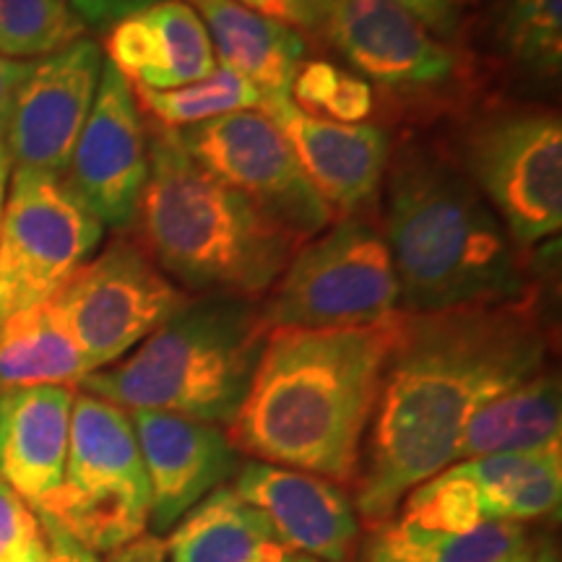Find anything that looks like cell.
I'll return each instance as SVG.
<instances>
[{
	"label": "cell",
	"instance_id": "cell-3",
	"mask_svg": "<svg viewBox=\"0 0 562 562\" xmlns=\"http://www.w3.org/2000/svg\"><path fill=\"white\" fill-rule=\"evenodd\" d=\"M383 237L402 313L492 305L533 294L531 269L451 146L427 136L393 144L383 178Z\"/></svg>",
	"mask_w": 562,
	"mask_h": 562
},
{
	"label": "cell",
	"instance_id": "cell-35",
	"mask_svg": "<svg viewBox=\"0 0 562 562\" xmlns=\"http://www.w3.org/2000/svg\"><path fill=\"white\" fill-rule=\"evenodd\" d=\"M40 516L47 526V537H50V558H47V562H100L94 552L87 550L81 542H76L53 518H47L45 513H40Z\"/></svg>",
	"mask_w": 562,
	"mask_h": 562
},
{
	"label": "cell",
	"instance_id": "cell-33",
	"mask_svg": "<svg viewBox=\"0 0 562 562\" xmlns=\"http://www.w3.org/2000/svg\"><path fill=\"white\" fill-rule=\"evenodd\" d=\"M151 3L154 0H68V5L87 30H110L121 19Z\"/></svg>",
	"mask_w": 562,
	"mask_h": 562
},
{
	"label": "cell",
	"instance_id": "cell-26",
	"mask_svg": "<svg viewBox=\"0 0 562 562\" xmlns=\"http://www.w3.org/2000/svg\"><path fill=\"white\" fill-rule=\"evenodd\" d=\"M484 37L510 74L544 83L560 79L562 0H495Z\"/></svg>",
	"mask_w": 562,
	"mask_h": 562
},
{
	"label": "cell",
	"instance_id": "cell-30",
	"mask_svg": "<svg viewBox=\"0 0 562 562\" xmlns=\"http://www.w3.org/2000/svg\"><path fill=\"white\" fill-rule=\"evenodd\" d=\"M375 91L362 76L349 74L341 68L339 79H336L331 94L323 102L321 121L344 123V125H357L368 123L370 115L375 112Z\"/></svg>",
	"mask_w": 562,
	"mask_h": 562
},
{
	"label": "cell",
	"instance_id": "cell-4",
	"mask_svg": "<svg viewBox=\"0 0 562 562\" xmlns=\"http://www.w3.org/2000/svg\"><path fill=\"white\" fill-rule=\"evenodd\" d=\"M146 140L149 178L136 214L140 248L191 297L261 300L297 252L300 237L203 170L178 131L146 121Z\"/></svg>",
	"mask_w": 562,
	"mask_h": 562
},
{
	"label": "cell",
	"instance_id": "cell-31",
	"mask_svg": "<svg viewBox=\"0 0 562 562\" xmlns=\"http://www.w3.org/2000/svg\"><path fill=\"white\" fill-rule=\"evenodd\" d=\"M237 3L248 5V9L263 13L273 21H281V24L292 26L300 34H315L326 0H237Z\"/></svg>",
	"mask_w": 562,
	"mask_h": 562
},
{
	"label": "cell",
	"instance_id": "cell-2",
	"mask_svg": "<svg viewBox=\"0 0 562 562\" xmlns=\"http://www.w3.org/2000/svg\"><path fill=\"white\" fill-rule=\"evenodd\" d=\"M398 318L349 328H271L229 425L252 461L355 487Z\"/></svg>",
	"mask_w": 562,
	"mask_h": 562
},
{
	"label": "cell",
	"instance_id": "cell-5",
	"mask_svg": "<svg viewBox=\"0 0 562 562\" xmlns=\"http://www.w3.org/2000/svg\"><path fill=\"white\" fill-rule=\"evenodd\" d=\"M269 326L261 300L193 297L115 368L79 389L125 412H167L224 427L235 422L261 362Z\"/></svg>",
	"mask_w": 562,
	"mask_h": 562
},
{
	"label": "cell",
	"instance_id": "cell-12",
	"mask_svg": "<svg viewBox=\"0 0 562 562\" xmlns=\"http://www.w3.org/2000/svg\"><path fill=\"white\" fill-rule=\"evenodd\" d=\"M178 133L203 170L302 243L334 224V214L302 172L290 140L266 112H232Z\"/></svg>",
	"mask_w": 562,
	"mask_h": 562
},
{
	"label": "cell",
	"instance_id": "cell-1",
	"mask_svg": "<svg viewBox=\"0 0 562 562\" xmlns=\"http://www.w3.org/2000/svg\"><path fill=\"white\" fill-rule=\"evenodd\" d=\"M537 297L402 313L351 487L360 521H389L404 497L451 467L467 422L550 368Z\"/></svg>",
	"mask_w": 562,
	"mask_h": 562
},
{
	"label": "cell",
	"instance_id": "cell-28",
	"mask_svg": "<svg viewBox=\"0 0 562 562\" xmlns=\"http://www.w3.org/2000/svg\"><path fill=\"white\" fill-rule=\"evenodd\" d=\"M87 34L68 0H0V55L45 58Z\"/></svg>",
	"mask_w": 562,
	"mask_h": 562
},
{
	"label": "cell",
	"instance_id": "cell-13",
	"mask_svg": "<svg viewBox=\"0 0 562 562\" xmlns=\"http://www.w3.org/2000/svg\"><path fill=\"white\" fill-rule=\"evenodd\" d=\"M560 505L562 451L503 453L451 463L417 484L393 516L427 529L467 531L558 518Z\"/></svg>",
	"mask_w": 562,
	"mask_h": 562
},
{
	"label": "cell",
	"instance_id": "cell-14",
	"mask_svg": "<svg viewBox=\"0 0 562 562\" xmlns=\"http://www.w3.org/2000/svg\"><path fill=\"white\" fill-rule=\"evenodd\" d=\"M63 178L102 224L133 227L149 178V140L131 83L108 60Z\"/></svg>",
	"mask_w": 562,
	"mask_h": 562
},
{
	"label": "cell",
	"instance_id": "cell-7",
	"mask_svg": "<svg viewBox=\"0 0 562 562\" xmlns=\"http://www.w3.org/2000/svg\"><path fill=\"white\" fill-rule=\"evenodd\" d=\"M313 37L370 83L375 102L402 115L451 110L472 97L469 53L435 37L396 0H326Z\"/></svg>",
	"mask_w": 562,
	"mask_h": 562
},
{
	"label": "cell",
	"instance_id": "cell-23",
	"mask_svg": "<svg viewBox=\"0 0 562 562\" xmlns=\"http://www.w3.org/2000/svg\"><path fill=\"white\" fill-rule=\"evenodd\" d=\"M547 539L529 524H480L467 531L427 529L402 516L372 526L357 562H533Z\"/></svg>",
	"mask_w": 562,
	"mask_h": 562
},
{
	"label": "cell",
	"instance_id": "cell-32",
	"mask_svg": "<svg viewBox=\"0 0 562 562\" xmlns=\"http://www.w3.org/2000/svg\"><path fill=\"white\" fill-rule=\"evenodd\" d=\"M406 11L414 13L435 37L446 42H459L461 37V0H396Z\"/></svg>",
	"mask_w": 562,
	"mask_h": 562
},
{
	"label": "cell",
	"instance_id": "cell-15",
	"mask_svg": "<svg viewBox=\"0 0 562 562\" xmlns=\"http://www.w3.org/2000/svg\"><path fill=\"white\" fill-rule=\"evenodd\" d=\"M104 66L94 40H76L30 63L11 104L5 149L16 170L66 175Z\"/></svg>",
	"mask_w": 562,
	"mask_h": 562
},
{
	"label": "cell",
	"instance_id": "cell-6",
	"mask_svg": "<svg viewBox=\"0 0 562 562\" xmlns=\"http://www.w3.org/2000/svg\"><path fill=\"white\" fill-rule=\"evenodd\" d=\"M453 157L518 248L562 227V121L533 102H492L463 117Z\"/></svg>",
	"mask_w": 562,
	"mask_h": 562
},
{
	"label": "cell",
	"instance_id": "cell-18",
	"mask_svg": "<svg viewBox=\"0 0 562 562\" xmlns=\"http://www.w3.org/2000/svg\"><path fill=\"white\" fill-rule=\"evenodd\" d=\"M232 490L269 518L286 550L318 562H351L362 539L351 492L323 476L243 461Z\"/></svg>",
	"mask_w": 562,
	"mask_h": 562
},
{
	"label": "cell",
	"instance_id": "cell-9",
	"mask_svg": "<svg viewBox=\"0 0 562 562\" xmlns=\"http://www.w3.org/2000/svg\"><path fill=\"white\" fill-rule=\"evenodd\" d=\"M398 279L378 216L336 220L297 248L261 297L271 328L370 326L402 313Z\"/></svg>",
	"mask_w": 562,
	"mask_h": 562
},
{
	"label": "cell",
	"instance_id": "cell-10",
	"mask_svg": "<svg viewBox=\"0 0 562 562\" xmlns=\"http://www.w3.org/2000/svg\"><path fill=\"white\" fill-rule=\"evenodd\" d=\"M9 182L0 214V323L50 300L104 235L63 175L13 170Z\"/></svg>",
	"mask_w": 562,
	"mask_h": 562
},
{
	"label": "cell",
	"instance_id": "cell-27",
	"mask_svg": "<svg viewBox=\"0 0 562 562\" xmlns=\"http://www.w3.org/2000/svg\"><path fill=\"white\" fill-rule=\"evenodd\" d=\"M140 115L172 131H186L243 110H261L263 94L229 68L178 89L131 87Z\"/></svg>",
	"mask_w": 562,
	"mask_h": 562
},
{
	"label": "cell",
	"instance_id": "cell-39",
	"mask_svg": "<svg viewBox=\"0 0 562 562\" xmlns=\"http://www.w3.org/2000/svg\"><path fill=\"white\" fill-rule=\"evenodd\" d=\"M5 186H9V170H0V214H3V201H5Z\"/></svg>",
	"mask_w": 562,
	"mask_h": 562
},
{
	"label": "cell",
	"instance_id": "cell-20",
	"mask_svg": "<svg viewBox=\"0 0 562 562\" xmlns=\"http://www.w3.org/2000/svg\"><path fill=\"white\" fill-rule=\"evenodd\" d=\"M74 398L70 385L0 393V480L32 508H42L63 484Z\"/></svg>",
	"mask_w": 562,
	"mask_h": 562
},
{
	"label": "cell",
	"instance_id": "cell-36",
	"mask_svg": "<svg viewBox=\"0 0 562 562\" xmlns=\"http://www.w3.org/2000/svg\"><path fill=\"white\" fill-rule=\"evenodd\" d=\"M110 554L112 562H161L167 554V544H161L159 537H154V533H140L138 539Z\"/></svg>",
	"mask_w": 562,
	"mask_h": 562
},
{
	"label": "cell",
	"instance_id": "cell-29",
	"mask_svg": "<svg viewBox=\"0 0 562 562\" xmlns=\"http://www.w3.org/2000/svg\"><path fill=\"white\" fill-rule=\"evenodd\" d=\"M50 537L42 516L0 480V562H47Z\"/></svg>",
	"mask_w": 562,
	"mask_h": 562
},
{
	"label": "cell",
	"instance_id": "cell-17",
	"mask_svg": "<svg viewBox=\"0 0 562 562\" xmlns=\"http://www.w3.org/2000/svg\"><path fill=\"white\" fill-rule=\"evenodd\" d=\"M149 480V529L172 531L188 510L243 467L224 427L167 412H128Z\"/></svg>",
	"mask_w": 562,
	"mask_h": 562
},
{
	"label": "cell",
	"instance_id": "cell-11",
	"mask_svg": "<svg viewBox=\"0 0 562 562\" xmlns=\"http://www.w3.org/2000/svg\"><path fill=\"white\" fill-rule=\"evenodd\" d=\"M191 300L136 237L117 235L53 294L50 305L97 372L128 355Z\"/></svg>",
	"mask_w": 562,
	"mask_h": 562
},
{
	"label": "cell",
	"instance_id": "cell-21",
	"mask_svg": "<svg viewBox=\"0 0 562 562\" xmlns=\"http://www.w3.org/2000/svg\"><path fill=\"white\" fill-rule=\"evenodd\" d=\"M206 26L220 66L248 79L263 97H290L307 60V40L237 0H186Z\"/></svg>",
	"mask_w": 562,
	"mask_h": 562
},
{
	"label": "cell",
	"instance_id": "cell-22",
	"mask_svg": "<svg viewBox=\"0 0 562 562\" xmlns=\"http://www.w3.org/2000/svg\"><path fill=\"white\" fill-rule=\"evenodd\" d=\"M562 451L560 372H542L492 398L463 427L451 463L503 453Z\"/></svg>",
	"mask_w": 562,
	"mask_h": 562
},
{
	"label": "cell",
	"instance_id": "cell-38",
	"mask_svg": "<svg viewBox=\"0 0 562 562\" xmlns=\"http://www.w3.org/2000/svg\"><path fill=\"white\" fill-rule=\"evenodd\" d=\"M533 562H560L558 547L552 544V539H547V542L542 544V550H539L537 558H533Z\"/></svg>",
	"mask_w": 562,
	"mask_h": 562
},
{
	"label": "cell",
	"instance_id": "cell-16",
	"mask_svg": "<svg viewBox=\"0 0 562 562\" xmlns=\"http://www.w3.org/2000/svg\"><path fill=\"white\" fill-rule=\"evenodd\" d=\"M261 112L290 140L302 172L336 220L378 216L393 138L378 123L344 125L311 117L290 97H263Z\"/></svg>",
	"mask_w": 562,
	"mask_h": 562
},
{
	"label": "cell",
	"instance_id": "cell-25",
	"mask_svg": "<svg viewBox=\"0 0 562 562\" xmlns=\"http://www.w3.org/2000/svg\"><path fill=\"white\" fill-rule=\"evenodd\" d=\"M79 344L50 300L0 323V393L32 385H79L89 375Z\"/></svg>",
	"mask_w": 562,
	"mask_h": 562
},
{
	"label": "cell",
	"instance_id": "cell-37",
	"mask_svg": "<svg viewBox=\"0 0 562 562\" xmlns=\"http://www.w3.org/2000/svg\"><path fill=\"white\" fill-rule=\"evenodd\" d=\"M250 562H318V560L307 558V554L286 550V547H277V550H273V552L263 554V558H258V560H250Z\"/></svg>",
	"mask_w": 562,
	"mask_h": 562
},
{
	"label": "cell",
	"instance_id": "cell-19",
	"mask_svg": "<svg viewBox=\"0 0 562 562\" xmlns=\"http://www.w3.org/2000/svg\"><path fill=\"white\" fill-rule=\"evenodd\" d=\"M104 50L131 87L144 89H178L220 68L206 26L186 0H154L121 19Z\"/></svg>",
	"mask_w": 562,
	"mask_h": 562
},
{
	"label": "cell",
	"instance_id": "cell-8",
	"mask_svg": "<svg viewBox=\"0 0 562 562\" xmlns=\"http://www.w3.org/2000/svg\"><path fill=\"white\" fill-rule=\"evenodd\" d=\"M94 554L115 552L149 529V480L131 414L76 393L66 474L42 508Z\"/></svg>",
	"mask_w": 562,
	"mask_h": 562
},
{
	"label": "cell",
	"instance_id": "cell-34",
	"mask_svg": "<svg viewBox=\"0 0 562 562\" xmlns=\"http://www.w3.org/2000/svg\"><path fill=\"white\" fill-rule=\"evenodd\" d=\"M32 60H11L0 55V170L11 172V157L5 149V131H9V117H11V104L16 97L19 83L24 81L26 70H30Z\"/></svg>",
	"mask_w": 562,
	"mask_h": 562
},
{
	"label": "cell",
	"instance_id": "cell-24",
	"mask_svg": "<svg viewBox=\"0 0 562 562\" xmlns=\"http://www.w3.org/2000/svg\"><path fill=\"white\" fill-rule=\"evenodd\" d=\"M284 547L269 518L245 503L232 484H222L188 510L172 529V562H250Z\"/></svg>",
	"mask_w": 562,
	"mask_h": 562
}]
</instances>
